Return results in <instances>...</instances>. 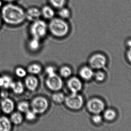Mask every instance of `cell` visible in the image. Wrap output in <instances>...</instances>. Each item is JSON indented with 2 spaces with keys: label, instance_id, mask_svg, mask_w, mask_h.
Segmentation results:
<instances>
[{
  "label": "cell",
  "instance_id": "1",
  "mask_svg": "<svg viewBox=\"0 0 131 131\" xmlns=\"http://www.w3.org/2000/svg\"><path fill=\"white\" fill-rule=\"evenodd\" d=\"M3 24L12 27H19L26 22L25 8L17 2L5 3L0 9Z\"/></svg>",
  "mask_w": 131,
  "mask_h": 131
},
{
  "label": "cell",
  "instance_id": "2",
  "mask_svg": "<svg viewBox=\"0 0 131 131\" xmlns=\"http://www.w3.org/2000/svg\"><path fill=\"white\" fill-rule=\"evenodd\" d=\"M49 34L57 38H64L68 36L71 31L68 21L56 16L48 22Z\"/></svg>",
  "mask_w": 131,
  "mask_h": 131
},
{
  "label": "cell",
  "instance_id": "3",
  "mask_svg": "<svg viewBox=\"0 0 131 131\" xmlns=\"http://www.w3.org/2000/svg\"><path fill=\"white\" fill-rule=\"evenodd\" d=\"M28 31L30 37L42 40L49 34L48 22L40 18L30 22Z\"/></svg>",
  "mask_w": 131,
  "mask_h": 131
},
{
  "label": "cell",
  "instance_id": "4",
  "mask_svg": "<svg viewBox=\"0 0 131 131\" xmlns=\"http://www.w3.org/2000/svg\"><path fill=\"white\" fill-rule=\"evenodd\" d=\"M66 106L72 110H79L83 106L84 100L81 95L78 93H72L65 98Z\"/></svg>",
  "mask_w": 131,
  "mask_h": 131
},
{
  "label": "cell",
  "instance_id": "5",
  "mask_svg": "<svg viewBox=\"0 0 131 131\" xmlns=\"http://www.w3.org/2000/svg\"><path fill=\"white\" fill-rule=\"evenodd\" d=\"M49 106L48 101L42 97H38L33 99L31 103L32 110L37 114H43L47 110Z\"/></svg>",
  "mask_w": 131,
  "mask_h": 131
},
{
  "label": "cell",
  "instance_id": "6",
  "mask_svg": "<svg viewBox=\"0 0 131 131\" xmlns=\"http://www.w3.org/2000/svg\"><path fill=\"white\" fill-rule=\"evenodd\" d=\"M87 108L91 113L99 114L104 110L105 105L103 102L97 98L91 99L87 103Z\"/></svg>",
  "mask_w": 131,
  "mask_h": 131
},
{
  "label": "cell",
  "instance_id": "7",
  "mask_svg": "<svg viewBox=\"0 0 131 131\" xmlns=\"http://www.w3.org/2000/svg\"><path fill=\"white\" fill-rule=\"evenodd\" d=\"M47 87L51 90L58 91L63 87V81L57 74L52 76H48L46 81Z\"/></svg>",
  "mask_w": 131,
  "mask_h": 131
},
{
  "label": "cell",
  "instance_id": "8",
  "mask_svg": "<svg viewBox=\"0 0 131 131\" xmlns=\"http://www.w3.org/2000/svg\"><path fill=\"white\" fill-rule=\"evenodd\" d=\"M26 21L32 22L41 18L40 8L36 6H31L25 9Z\"/></svg>",
  "mask_w": 131,
  "mask_h": 131
},
{
  "label": "cell",
  "instance_id": "9",
  "mask_svg": "<svg viewBox=\"0 0 131 131\" xmlns=\"http://www.w3.org/2000/svg\"><path fill=\"white\" fill-rule=\"evenodd\" d=\"M89 64L92 68L99 69L105 66L106 58L103 55L96 54L92 55L89 61Z\"/></svg>",
  "mask_w": 131,
  "mask_h": 131
},
{
  "label": "cell",
  "instance_id": "10",
  "mask_svg": "<svg viewBox=\"0 0 131 131\" xmlns=\"http://www.w3.org/2000/svg\"><path fill=\"white\" fill-rule=\"evenodd\" d=\"M40 8L42 19L48 22L56 17L57 10L49 4L43 5Z\"/></svg>",
  "mask_w": 131,
  "mask_h": 131
},
{
  "label": "cell",
  "instance_id": "11",
  "mask_svg": "<svg viewBox=\"0 0 131 131\" xmlns=\"http://www.w3.org/2000/svg\"><path fill=\"white\" fill-rule=\"evenodd\" d=\"M1 111L6 114H10L14 112L15 105L14 101L9 97L2 99L0 104Z\"/></svg>",
  "mask_w": 131,
  "mask_h": 131
},
{
  "label": "cell",
  "instance_id": "12",
  "mask_svg": "<svg viewBox=\"0 0 131 131\" xmlns=\"http://www.w3.org/2000/svg\"><path fill=\"white\" fill-rule=\"evenodd\" d=\"M68 87L72 93H78L82 88V83L79 78L74 77L68 82Z\"/></svg>",
  "mask_w": 131,
  "mask_h": 131
},
{
  "label": "cell",
  "instance_id": "13",
  "mask_svg": "<svg viewBox=\"0 0 131 131\" xmlns=\"http://www.w3.org/2000/svg\"><path fill=\"white\" fill-rule=\"evenodd\" d=\"M56 16L66 21H69L72 17V12L67 5L57 9Z\"/></svg>",
  "mask_w": 131,
  "mask_h": 131
},
{
  "label": "cell",
  "instance_id": "14",
  "mask_svg": "<svg viewBox=\"0 0 131 131\" xmlns=\"http://www.w3.org/2000/svg\"><path fill=\"white\" fill-rule=\"evenodd\" d=\"M25 83L26 87L31 91L35 90L38 86V80L36 77L34 76L31 75L27 77Z\"/></svg>",
  "mask_w": 131,
  "mask_h": 131
},
{
  "label": "cell",
  "instance_id": "15",
  "mask_svg": "<svg viewBox=\"0 0 131 131\" xmlns=\"http://www.w3.org/2000/svg\"><path fill=\"white\" fill-rule=\"evenodd\" d=\"M13 82L10 76L8 75H3L0 77V87L6 90L10 88Z\"/></svg>",
  "mask_w": 131,
  "mask_h": 131
},
{
  "label": "cell",
  "instance_id": "16",
  "mask_svg": "<svg viewBox=\"0 0 131 131\" xmlns=\"http://www.w3.org/2000/svg\"><path fill=\"white\" fill-rule=\"evenodd\" d=\"M12 124L10 119L7 117H0V131H10L12 129Z\"/></svg>",
  "mask_w": 131,
  "mask_h": 131
},
{
  "label": "cell",
  "instance_id": "17",
  "mask_svg": "<svg viewBox=\"0 0 131 131\" xmlns=\"http://www.w3.org/2000/svg\"><path fill=\"white\" fill-rule=\"evenodd\" d=\"M80 77L85 80H91L94 76V74L92 69L88 67L82 68L79 71Z\"/></svg>",
  "mask_w": 131,
  "mask_h": 131
},
{
  "label": "cell",
  "instance_id": "18",
  "mask_svg": "<svg viewBox=\"0 0 131 131\" xmlns=\"http://www.w3.org/2000/svg\"><path fill=\"white\" fill-rule=\"evenodd\" d=\"M10 88L15 94L19 95L24 93L25 86L21 82L19 81H14Z\"/></svg>",
  "mask_w": 131,
  "mask_h": 131
},
{
  "label": "cell",
  "instance_id": "19",
  "mask_svg": "<svg viewBox=\"0 0 131 131\" xmlns=\"http://www.w3.org/2000/svg\"><path fill=\"white\" fill-rule=\"evenodd\" d=\"M41 41L42 40L40 39L30 37L28 42V45L29 49L33 51L39 49L40 47Z\"/></svg>",
  "mask_w": 131,
  "mask_h": 131
},
{
  "label": "cell",
  "instance_id": "20",
  "mask_svg": "<svg viewBox=\"0 0 131 131\" xmlns=\"http://www.w3.org/2000/svg\"><path fill=\"white\" fill-rule=\"evenodd\" d=\"M10 120L12 123L15 125H20L22 124L24 118L21 112H13L11 114Z\"/></svg>",
  "mask_w": 131,
  "mask_h": 131
},
{
  "label": "cell",
  "instance_id": "21",
  "mask_svg": "<svg viewBox=\"0 0 131 131\" xmlns=\"http://www.w3.org/2000/svg\"><path fill=\"white\" fill-rule=\"evenodd\" d=\"M47 1L48 4L57 10L66 6L68 0H47Z\"/></svg>",
  "mask_w": 131,
  "mask_h": 131
},
{
  "label": "cell",
  "instance_id": "22",
  "mask_svg": "<svg viewBox=\"0 0 131 131\" xmlns=\"http://www.w3.org/2000/svg\"><path fill=\"white\" fill-rule=\"evenodd\" d=\"M27 71L30 74L37 75L39 74L41 72V67L40 65L38 64H32L28 66Z\"/></svg>",
  "mask_w": 131,
  "mask_h": 131
},
{
  "label": "cell",
  "instance_id": "23",
  "mask_svg": "<svg viewBox=\"0 0 131 131\" xmlns=\"http://www.w3.org/2000/svg\"><path fill=\"white\" fill-rule=\"evenodd\" d=\"M29 105L26 102H21L18 104L17 108L21 113H26L29 110Z\"/></svg>",
  "mask_w": 131,
  "mask_h": 131
},
{
  "label": "cell",
  "instance_id": "24",
  "mask_svg": "<svg viewBox=\"0 0 131 131\" xmlns=\"http://www.w3.org/2000/svg\"><path fill=\"white\" fill-rule=\"evenodd\" d=\"M116 114L115 112L111 109L107 110L104 114V117L106 120L111 121L114 120L116 117Z\"/></svg>",
  "mask_w": 131,
  "mask_h": 131
},
{
  "label": "cell",
  "instance_id": "25",
  "mask_svg": "<svg viewBox=\"0 0 131 131\" xmlns=\"http://www.w3.org/2000/svg\"><path fill=\"white\" fill-rule=\"evenodd\" d=\"M65 97L63 94L61 93H55L52 96L53 100L58 104L63 102L65 100Z\"/></svg>",
  "mask_w": 131,
  "mask_h": 131
},
{
  "label": "cell",
  "instance_id": "26",
  "mask_svg": "<svg viewBox=\"0 0 131 131\" xmlns=\"http://www.w3.org/2000/svg\"><path fill=\"white\" fill-rule=\"evenodd\" d=\"M71 68L67 66L62 67L60 70L61 75L64 78L68 77L71 75Z\"/></svg>",
  "mask_w": 131,
  "mask_h": 131
},
{
  "label": "cell",
  "instance_id": "27",
  "mask_svg": "<svg viewBox=\"0 0 131 131\" xmlns=\"http://www.w3.org/2000/svg\"><path fill=\"white\" fill-rule=\"evenodd\" d=\"M15 73L16 76L18 77L22 78L26 76L27 74V71L21 67H18L15 69Z\"/></svg>",
  "mask_w": 131,
  "mask_h": 131
},
{
  "label": "cell",
  "instance_id": "28",
  "mask_svg": "<svg viewBox=\"0 0 131 131\" xmlns=\"http://www.w3.org/2000/svg\"><path fill=\"white\" fill-rule=\"evenodd\" d=\"M37 114L32 110L31 111L29 110L25 113V118L27 120L32 121L36 119Z\"/></svg>",
  "mask_w": 131,
  "mask_h": 131
},
{
  "label": "cell",
  "instance_id": "29",
  "mask_svg": "<svg viewBox=\"0 0 131 131\" xmlns=\"http://www.w3.org/2000/svg\"><path fill=\"white\" fill-rule=\"evenodd\" d=\"M95 79L98 82H102L105 78V75L103 72L98 71L95 73Z\"/></svg>",
  "mask_w": 131,
  "mask_h": 131
},
{
  "label": "cell",
  "instance_id": "30",
  "mask_svg": "<svg viewBox=\"0 0 131 131\" xmlns=\"http://www.w3.org/2000/svg\"><path fill=\"white\" fill-rule=\"evenodd\" d=\"M92 120L94 124H100L102 121V117L99 115V114H95L92 118Z\"/></svg>",
  "mask_w": 131,
  "mask_h": 131
},
{
  "label": "cell",
  "instance_id": "31",
  "mask_svg": "<svg viewBox=\"0 0 131 131\" xmlns=\"http://www.w3.org/2000/svg\"><path fill=\"white\" fill-rule=\"evenodd\" d=\"M46 72L48 76H52L56 74L54 68L51 66H49L46 68Z\"/></svg>",
  "mask_w": 131,
  "mask_h": 131
},
{
  "label": "cell",
  "instance_id": "32",
  "mask_svg": "<svg viewBox=\"0 0 131 131\" xmlns=\"http://www.w3.org/2000/svg\"><path fill=\"white\" fill-rule=\"evenodd\" d=\"M8 96L9 94L7 91L6 90V89H3L0 93V96L2 99L8 97Z\"/></svg>",
  "mask_w": 131,
  "mask_h": 131
},
{
  "label": "cell",
  "instance_id": "33",
  "mask_svg": "<svg viewBox=\"0 0 131 131\" xmlns=\"http://www.w3.org/2000/svg\"><path fill=\"white\" fill-rule=\"evenodd\" d=\"M127 56L128 60L131 62V48H129V50L128 51Z\"/></svg>",
  "mask_w": 131,
  "mask_h": 131
},
{
  "label": "cell",
  "instance_id": "34",
  "mask_svg": "<svg viewBox=\"0 0 131 131\" xmlns=\"http://www.w3.org/2000/svg\"><path fill=\"white\" fill-rule=\"evenodd\" d=\"M4 3H12V2H17L18 0H2Z\"/></svg>",
  "mask_w": 131,
  "mask_h": 131
},
{
  "label": "cell",
  "instance_id": "35",
  "mask_svg": "<svg viewBox=\"0 0 131 131\" xmlns=\"http://www.w3.org/2000/svg\"><path fill=\"white\" fill-rule=\"evenodd\" d=\"M127 45L129 47V48H131V38L128 39L127 42Z\"/></svg>",
  "mask_w": 131,
  "mask_h": 131
},
{
  "label": "cell",
  "instance_id": "36",
  "mask_svg": "<svg viewBox=\"0 0 131 131\" xmlns=\"http://www.w3.org/2000/svg\"><path fill=\"white\" fill-rule=\"evenodd\" d=\"M3 21H2V18L1 16V14H0V29L1 28L2 25L3 24Z\"/></svg>",
  "mask_w": 131,
  "mask_h": 131
},
{
  "label": "cell",
  "instance_id": "37",
  "mask_svg": "<svg viewBox=\"0 0 131 131\" xmlns=\"http://www.w3.org/2000/svg\"><path fill=\"white\" fill-rule=\"evenodd\" d=\"M4 2L2 0H0V9L3 6V5H4Z\"/></svg>",
  "mask_w": 131,
  "mask_h": 131
},
{
  "label": "cell",
  "instance_id": "38",
  "mask_svg": "<svg viewBox=\"0 0 131 131\" xmlns=\"http://www.w3.org/2000/svg\"><path fill=\"white\" fill-rule=\"evenodd\" d=\"M1 108H0V114H1Z\"/></svg>",
  "mask_w": 131,
  "mask_h": 131
}]
</instances>
